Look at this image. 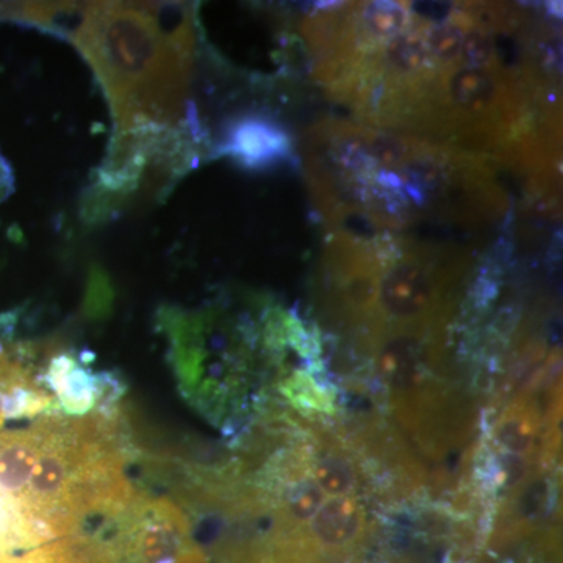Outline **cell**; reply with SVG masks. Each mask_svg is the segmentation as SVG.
Listing matches in <instances>:
<instances>
[{
  "instance_id": "1",
  "label": "cell",
  "mask_w": 563,
  "mask_h": 563,
  "mask_svg": "<svg viewBox=\"0 0 563 563\" xmlns=\"http://www.w3.org/2000/svg\"><path fill=\"white\" fill-rule=\"evenodd\" d=\"M310 73L350 120L481 155L529 192L561 185L558 29L506 2L321 3Z\"/></svg>"
},
{
  "instance_id": "2",
  "label": "cell",
  "mask_w": 563,
  "mask_h": 563,
  "mask_svg": "<svg viewBox=\"0 0 563 563\" xmlns=\"http://www.w3.org/2000/svg\"><path fill=\"white\" fill-rule=\"evenodd\" d=\"M303 169L331 231H473L503 220L510 196L488 158L361 122H317L302 144Z\"/></svg>"
},
{
  "instance_id": "3",
  "label": "cell",
  "mask_w": 563,
  "mask_h": 563,
  "mask_svg": "<svg viewBox=\"0 0 563 563\" xmlns=\"http://www.w3.org/2000/svg\"><path fill=\"white\" fill-rule=\"evenodd\" d=\"M60 35L95 69L117 133L196 124L188 99L196 47L190 3H76Z\"/></svg>"
},
{
  "instance_id": "4",
  "label": "cell",
  "mask_w": 563,
  "mask_h": 563,
  "mask_svg": "<svg viewBox=\"0 0 563 563\" xmlns=\"http://www.w3.org/2000/svg\"><path fill=\"white\" fill-rule=\"evenodd\" d=\"M38 551L44 563H209L179 504L140 490Z\"/></svg>"
},
{
  "instance_id": "5",
  "label": "cell",
  "mask_w": 563,
  "mask_h": 563,
  "mask_svg": "<svg viewBox=\"0 0 563 563\" xmlns=\"http://www.w3.org/2000/svg\"><path fill=\"white\" fill-rule=\"evenodd\" d=\"M201 141L196 124L117 133L98 180L85 198V218L103 221L163 195L191 168Z\"/></svg>"
},
{
  "instance_id": "6",
  "label": "cell",
  "mask_w": 563,
  "mask_h": 563,
  "mask_svg": "<svg viewBox=\"0 0 563 563\" xmlns=\"http://www.w3.org/2000/svg\"><path fill=\"white\" fill-rule=\"evenodd\" d=\"M292 140L279 122L261 114H246L228 125L218 154L247 169H266L292 157Z\"/></svg>"
},
{
  "instance_id": "7",
  "label": "cell",
  "mask_w": 563,
  "mask_h": 563,
  "mask_svg": "<svg viewBox=\"0 0 563 563\" xmlns=\"http://www.w3.org/2000/svg\"><path fill=\"white\" fill-rule=\"evenodd\" d=\"M55 406L31 368L13 352L0 346V428L9 420L40 418Z\"/></svg>"
},
{
  "instance_id": "8",
  "label": "cell",
  "mask_w": 563,
  "mask_h": 563,
  "mask_svg": "<svg viewBox=\"0 0 563 563\" xmlns=\"http://www.w3.org/2000/svg\"><path fill=\"white\" fill-rule=\"evenodd\" d=\"M44 380L54 393L55 406L60 407L66 417H85L91 410L103 409L106 385L102 376L81 368L80 363L68 354L51 358Z\"/></svg>"
},
{
  "instance_id": "9",
  "label": "cell",
  "mask_w": 563,
  "mask_h": 563,
  "mask_svg": "<svg viewBox=\"0 0 563 563\" xmlns=\"http://www.w3.org/2000/svg\"><path fill=\"white\" fill-rule=\"evenodd\" d=\"M213 555L217 563H329L292 550L266 532L244 539L221 540Z\"/></svg>"
},
{
  "instance_id": "10",
  "label": "cell",
  "mask_w": 563,
  "mask_h": 563,
  "mask_svg": "<svg viewBox=\"0 0 563 563\" xmlns=\"http://www.w3.org/2000/svg\"><path fill=\"white\" fill-rule=\"evenodd\" d=\"M38 547L31 525L16 504L0 493V555L27 553Z\"/></svg>"
},
{
  "instance_id": "11",
  "label": "cell",
  "mask_w": 563,
  "mask_h": 563,
  "mask_svg": "<svg viewBox=\"0 0 563 563\" xmlns=\"http://www.w3.org/2000/svg\"><path fill=\"white\" fill-rule=\"evenodd\" d=\"M107 288L109 285L103 279V274L101 272L92 273L91 291L88 296V309L91 313H102L103 309L109 306L111 296L110 292H107Z\"/></svg>"
},
{
  "instance_id": "12",
  "label": "cell",
  "mask_w": 563,
  "mask_h": 563,
  "mask_svg": "<svg viewBox=\"0 0 563 563\" xmlns=\"http://www.w3.org/2000/svg\"><path fill=\"white\" fill-rule=\"evenodd\" d=\"M0 563H43L38 551L32 550L21 554L0 555Z\"/></svg>"
},
{
  "instance_id": "13",
  "label": "cell",
  "mask_w": 563,
  "mask_h": 563,
  "mask_svg": "<svg viewBox=\"0 0 563 563\" xmlns=\"http://www.w3.org/2000/svg\"><path fill=\"white\" fill-rule=\"evenodd\" d=\"M11 181H13V177H11L9 165L0 157V202H2L11 191V185H13Z\"/></svg>"
}]
</instances>
